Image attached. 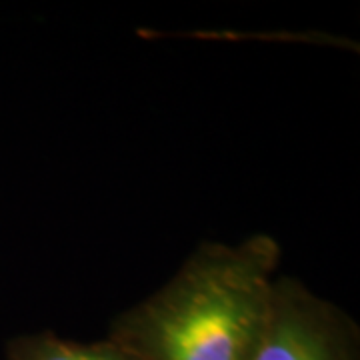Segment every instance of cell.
Returning <instances> with one entry per match:
<instances>
[{"mask_svg":"<svg viewBox=\"0 0 360 360\" xmlns=\"http://www.w3.org/2000/svg\"><path fill=\"white\" fill-rule=\"evenodd\" d=\"M252 360H360L359 322L302 281L276 276Z\"/></svg>","mask_w":360,"mask_h":360,"instance_id":"2","label":"cell"},{"mask_svg":"<svg viewBox=\"0 0 360 360\" xmlns=\"http://www.w3.org/2000/svg\"><path fill=\"white\" fill-rule=\"evenodd\" d=\"M6 360H132L104 336L94 342H78L52 330L26 333L11 338L4 348Z\"/></svg>","mask_w":360,"mask_h":360,"instance_id":"3","label":"cell"},{"mask_svg":"<svg viewBox=\"0 0 360 360\" xmlns=\"http://www.w3.org/2000/svg\"><path fill=\"white\" fill-rule=\"evenodd\" d=\"M278 240H205L158 290L112 319L106 338L132 360H252L269 321Z\"/></svg>","mask_w":360,"mask_h":360,"instance_id":"1","label":"cell"}]
</instances>
